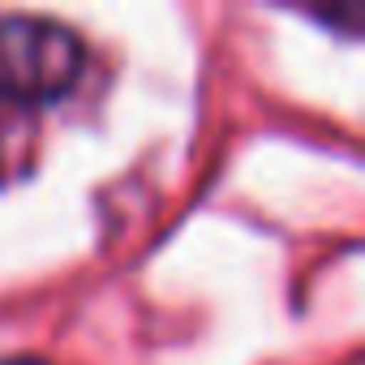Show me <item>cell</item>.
Masks as SVG:
<instances>
[{
    "instance_id": "cell-1",
    "label": "cell",
    "mask_w": 365,
    "mask_h": 365,
    "mask_svg": "<svg viewBox=\"0 0 365 365\" xmlns=\"http://www.w3.org/2000/svg\"><path fill=\"white\" fill-rule=\"evenodd\" d=\"M82 43L48 18H0V99L56 103L82 78Z\"/></svg>"
}]
</instances>
